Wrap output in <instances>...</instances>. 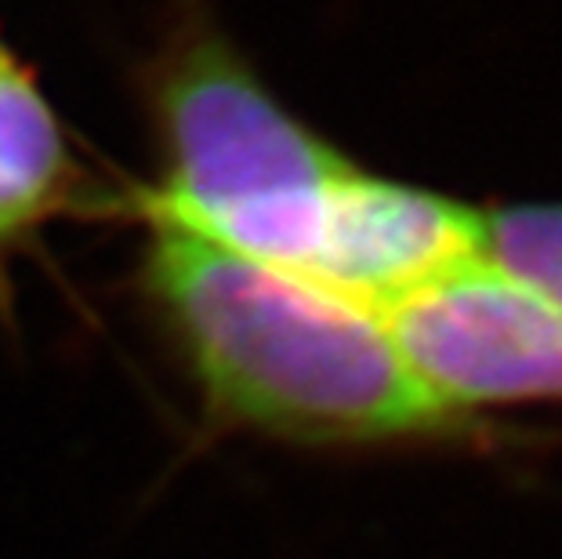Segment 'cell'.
Segmentation results:
<instances>
[{
    "instance_id": "1",
    "label": "cell",
    "mask_w": 562,
    "mask_h": 559,
    "mask_svg": "<svg viewBox=\"0 0 562 559\" xmlns=\"http://www.w3.org/2000/svg\"><path fill=\"white\" fill-rule=\"evenodd\" d=\"M149 219L153 291L233 422L302 444H458L483 433L428 396L378 313Z\"/></svg>"
},
{
    "instance_id": "2",
    "label": "cell",
    "mask_w": 562,
    "mask_h": 559,
    "mask_svg": "<svg viewBox=\"0 0 562 559\" xmlns=\"http://www.w3.org/2000/svg\"><path fill=\"white\" fill-rule=\"evenodd\" d=\"M196 233L385 316L406 294L483 255L486 215L349 164Z\"/></svg>"
},
{
    "instance_id": "3",
    "label": "cell",
    "mask_w": 562,
    "mask_h": 559,
    "mask_svg": "<svg viewBox=\"0 0 562 559\" xmlns=\"http://www.w3.org/2000/svg\"><path fill=\"white\" fill-rule=\"evenodd\" d=\"M164 135L167 178L149 215L189 230L349 168L218 41L193 44L167 74Z\"/></svg>"
},
{
    "instance_id": "4",
    "label": "cell",
    "mask_w": 562,
    "mask_h": 559,
    "mask_svg": "<svg viewBox=\"0 0 562 559\" xmlns=\"http://www.w3.org/2000/svg\"><path fill=\"white\" fill-rule=\"evenodd\" d=\"M381 320L411 374L450 414L562 403V313L486 255L406 294Z\"/></svg>"
},
{
    "instance_id": "5",
    "label": "cell",
    "mask_w": 562,
    "mask_h": 559,
    "mask_svg": "<svg viewBox=\"0 0 562 559\" xmlns=\"http://www.w3.org/2000/svg\"><path fill=\"white\" fill-rule=\"evenodd\" d=\"M69 160L55 113L0 47V241L41 222L66 189Z\"/></svg>"
},
{
    "instance_id": "6",
    "label": "cell",
    "mask_w": 562,
    "mask_h": 559,
    "mask_svg": "<svg viewBox=\"0 0 562 559\" xmlns=\"http://www.w3.org/2000/svg\"><path fill=\"white\" fill-rule=\"evenodd\" d=\"M483 255L562 313V204L490 211Z\"/></svg>"
}]
</instances>
